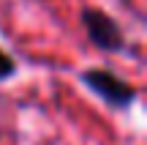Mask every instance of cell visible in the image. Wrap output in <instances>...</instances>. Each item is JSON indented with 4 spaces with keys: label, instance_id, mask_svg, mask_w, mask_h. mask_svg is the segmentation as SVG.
Returning <instances> with one entry per match:
<instances>
[{
    "label": "cell",
    "instance_id": "obj_1",
    "mask_svg": "<svg viewBox=\"0 0 147 145\" xmlns=\"http://www.w3.org/2000/svg\"><path fill=\"white\" fill-rule=\"evenodd\" d=\"M79 80H82V85L87 88L90 93H95V96H98L104 104H109L112 110H128V107H134V101H136V88H134L128 80L117 77L115 71H109V69L93 66V69L82 71Z\"/></svg>",
    "mask_w": 147,
    "mask_h": 145
},
{
    "label": "cell",
    "instance_id": "obj_2",
    "mask_svg": "<svg viewBox=\"0 0 147 145\" xmlns=\"http://www.w3.org/2000/svg\"><path fill=\"white\" fill-rule=\"evenodd\" d=\"M79 19H82L84 33H87V41L93 44L95 49H101V52H109V55H120V52H125V47H128L125 33L120 30V25H117V19H115L112 14H106L104 8L84 5L82 14H79Z\"/></svg>",
    "mask_w": 147,
    "mask_h": 145
},
{
    "label": "cell",
    "instance_id": "obj_3",
    "mask_svg": "<svg viewBox=\"0 0 147 145\" xmlns=\"http://www.w3.org/2000/svg\"><path fill=\"white\" fill-rule=\"evenodd\" d=\"M14 74H16V60L5 49H0V82H8Z\"/></svg>",
    "mask_w": 147,
    "mask_h": 145
}]
</instances>
